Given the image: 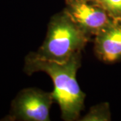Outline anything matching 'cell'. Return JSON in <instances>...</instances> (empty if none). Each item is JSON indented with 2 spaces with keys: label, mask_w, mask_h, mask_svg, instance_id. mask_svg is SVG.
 I'll return each instance as SVG.
<instances>
[{
  "label": "cell",
  "mask_w": 121,
  "mask_h": 121,
  "mask_svg": "<svg viewBox=\"0 0 121 121\" xmlns=\"http://www.w3.org/2000/svg\"><path fill=\"white\" fill-rule=\"evenodd\" d=\"M84 1H89V2H94L95 1V0H84Z\"/></svg>",
  "instance_id": "8"
},
{
  "label": "cell",
  "mask_w": 121,
  "mask_h": 121,
  "mask_svg": "<svg viewBox=\"0 0 121 121\" xmlns=\"http://www.w3.org/2000/svg\"><path fill=\"white\" fill-rule=\"evenodd\" d=\"M65 12L90 37L97 35L113 17L93 2L84 0H65Z\"/></svg>",
  "instance_id": "4"
},
{
  "label": "cell",
  "mask_w": 121,
  "mask_h": 121,
  "mask_svg": "<svg viewBox=\"0 0 121 121\" xmlns=\"http://www.w3.org/2000/svg\"><path fill=\"white\" fill-rule=\"evenodd\" d=\"M90 39L63 9L51 17L43 43L30 53L38 59L63 63L82 52Z\"/></svg>",
  "instance_id": "2"
},
{
  "label": "cell",
  "mask_w": 121,
  "mask_h": 121,
  "mask_svg": "<svg viewBox=\"0 0 121 121\" xmlns=\"http://www.w3.org/2000/svg\"><path fill=\"white\" fill-rule=\"evenodd\" d=\"M95 56L107 64L121 60V17L110 22L95 35L94 40Z\"/></svg>",
  "instance_id": "5"
},
{
  "label": "cell",
  "mask_w": 121,
  "mask_h": 121,
  "mask_svg": "<svg viewBox=\"0 0 121 121\" xmlns=\"http://www.w3.org/2000/svg\"><path fill=\"white\" fill-rule=\"evenodd\" d=\"M94 3L102 7L110 17H121V0H95Z\"/></svg>",
  "instance_id": "7"
},
{
  "label": "cell",
  "mask_w": 121,
  "mask_h": 121,
  "mask_svg": "<svg viewBox=\"0 0 121 121\" xmlns=\"http://www.w3.org/2000/svg\"><path fill=\"white\" fill-rule=\"evenodd\" d=\"M54 102L52 92L36 87L21 90L11 104V110L4 121H50V110Z\"/></svg>",
  "instance_id": "3"
},
{
  "label": "cell",
  "mask_w": 121,
  "mask_h": 121,
  "mask_svg": "<svg viewBox=\"0 0 121 121\" xmlns=\"http://www.w3.org/2000/svg\"><path fill=\"white\" fill-rule=\"evenodd\" d=\"M82 52H78L63 63L38 59L30 52L25 58L24 71L28 75L43 71L52 79L54 102L59 106L61 118L65 121H79L84 109L86 94L76 78L82 65Z\"/></svg>",
  "instance_id": "1"
},
{
  "label": "cell",
  "mask_w": 121,
  "mask_h": 121,
  "mask_svg": "<svg viewBox=\"0 0 121 121\" xmlns=\"http://www.w3.org/2000/svg\"><path fill=\"white\" fill-rule=\"evenodd\" d=\"M111 120V114L108 102H102L91 106L89 112L83 117L81 121H108Z\"/></svg>",
  "instance_id": "6"
}]
</instances>
